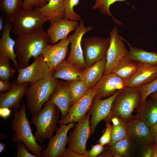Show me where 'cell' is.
<instances>
[{"label": "cell", "mask_w": 157, "mask_h": 157, "mask_svg": "<svg viewBox=\"0 0 157 157\" xmlns=\"http://www.w3.org/2000/svg\"><path fill=\"white\" fill-rule=\"evenodd\" d=\"M15 40L17 60L20 68H22L28 65L31 58L36 59L41 55L44 48L50 43L47 32L43 29L17 36Z\"/></svg>", "instance_id": "6da1fadb"}, {"label": "cell", "mask_w": 157, "mask_h": 157, "mask_svg": "<svg viewBox=\"0 0 157 157\" xmlns=\"http://www.w3.org/2000/svg\"><path fill=\"white\" fill-rule=\"evenodd\" d=\"M141 96L138 87L125 88L121 90L113 101L110 111L103 120L106 123L110 122L113 117H118L125 122L135 118L133 113L139 109Z\"/></svg>", "instance_id": "7a4b0ae2"}, {"label": "cell", "mask_w": 157, "mask_h": 157, "mask_svg": "<svg viewBox=\"0 0 157 157\" xmlns=\"http://www.w3.org/2000/svg\"><path fill=\"white\" fill-rule=\"evenodd\" d=\"M60 80L47 75L40 80L28 85L25 96L28 110L33 116L39 112L50 97Z\"/></svg>", "instance_id": "3957f363"}, {"label": "cell", "mask_w": 157, "mask_h": 157, "mask_svg": "<svg viewBox=\"0 0 157 157\" xmlns=\"http://www.w3.org/2000/svg\"><path fill=\"white\" fill-rule=\"evenodd\" d=\"M43 106L29 121L30 124L35 126L36 130L34 135L36 140L41 144L51 138L56 132L60 112L57 106L52 103H45Z\"/></svg>", "instance_id": "277c9868"}, {"label": "cell", "mask_w": 157, "mask_h": 157, "mask_svg": "<svg viewBox=\"0 0 157 157\" xmlns=\"http://www.w3.org/2000/svg\"><path fill=\"white\" fill-rule=\"evenodd\" d=\"M25 104H23L20 110L15 112L12 121V128L14 133L12 141L23 142L28 150L31 151L36 157L41 156L42 151L45 146H41L37 143L33 134L26 112Z\"/></svg>", "instance_id": "5b68a950"}, {"label": "cell", "mask_w": 157, "mask_h": 157, "mask_svg": "<svg viewBox=\"0 0 157 157\" xmlns=\"http://www.w3.org/2000/svg\"><path fill=\"white\" fill-rule=\"evenodd\" d=\"M47 19L36 8L25 10L22 8L15 16L12 22V33L22 36L43 29Z\"/></svg>", "instance_id": "8992f818"}, {"label": "cell", "mask_w": 157, "mask_h": 157, "mask_svg": "<svg viewBox=\"0 0 157 157\" xmlns=\"http://www.w3.org/2000/svg\"><path fill=\"white\" fill-rule=\"evenodd\" d=\"M110 39V35L107 38L95 36L85 38L82 40V46L86 68L106 55Z\"/></svg>", "instance_id": "52a82bcc"}, {"label": "cell", "mask_w": 157, "mask_h": 157, "mask_svg": "<svg viewBox=\"0 0 157 157\" xmlns=\"http://www.w3.org/2000/svg\"><path fill=\"white\" fill-rule=\"evenodd\" d=\"M91 115L88 112L85 115L75 124L68 137L67 145L72 150L82 154H85L86 144L90 136Z\"/></svg>", "instance_id": "ba28073f"}, {"label": "cell", "mask_w": 157, "mask_h": 157, "mask_svg": "<svg viewBox=\"0 0 157 157\" xmlns=\"http://www.w3.org/2000/svg\"><path fill=\"white\" fill-rule=\"evenodd\" d=\"M109 46L106 55V64L104 75L111 73L113 68L122 59L128 57V51L123 38L119 35L117 27L114 26L110 33Z\"/></svg>", "instance_id": "9c48e42d"}, {"label": "cell", "mask_w": 157, "mask_h": 157, "mask_svg": "<svg viewBox=\"0 0 157 157\" xmlns=\"http://www.w3.org/2000/svg\"><path fill=\"white\" fill-rule=\"evenodd\" d=\"M52 71L41 55L35 59L30 65L18 69L19 73L15 82L17 84L28 83L30 85L43 78L47 75H51Z\"/></svg>", "instance_id": "30bf717a"}, {"label": "cell", "mask_w": 157, "mask_h": 157, "mask_svg": "<svg viewBox=\"0 0 157 157\" xmlns=\"http://www.w3.org/2000/svg\"><path fill=\"white\" fill-rule=\"evenodd\" d=\"M92 28L90 26L85 27L83 21L81 19L79 25L74 33L69 37L71 49L66 60L71 62L76 67L83 71L86 69V66L82 46V39L84 35L91 31Z\"/></svg>", "instance_id": "8fae6325"}, {"label": "cell", "mask_w": 157, "mask_h": 157, "mask_svg": "<svg viewBox=\"0 0 157 157\" xmlns=\"http://www.w3.org/2000/svg\"><path fill=\"white\" fill-rule=\"evenodd\" d=\"M75 124L72 122L67 124L60 125L57 128L55 135L49 138L47 148L42 150L41 157H62L66 149L68 132L74 128Z\"/></svg>", "instance_id": "7c38bea8"}, {"label": "cell", "mask_w": 157, "mask_h": 157, "mask_svg": "<svg viewBox=\"0 0 157 157\" xmlns=\"http://www.w3.org/2000/svg\"><path fill=\"white\" fill-rule=\"evenodd\" d=\"M96 94L95 89L93 87L86 94L72 104L69 109L67 116L59 120L58 123L60 125L67 124L80 120L90 110Z\"/></svg>", "instance_id": "4fadbf2b"}, {"label": "cell", "mask_w": 157, "mask_h": 157, "mask_svg": "<svg viewBox=\"0 0 157 157\" xmlns=\"http://www.w3.org/2000/svg\"><path fill=\"white\" fill-rule=\"evenodd\" d=\"M70 43L69 38L67 36L57 44H49L44 49L42 55L51 69L66 60L69 54Z\"/></svg>", "instance_id": "5bb4252c"}, {"label": "cell", "mask_w": 157, "mask_h": 157, "mask_svg": "<svg viewBox=\"0 0 157 157\" xmlns=\"http://www.w3.org/2000/svg\"><path fill=\"white\" fill-rule=\"evenodd\" d=\"M122 89L117 91L113 94L105 99L94 98L91 107L88 111L91 117L90 120L91 131L90 136L93 134L99 123L109 115L115 98Z\"/></svg>", "instance_id": "9a60e30c"}, {"label": "cell", "mask_w": 157, "mask_h": 157, "mask_svg": "<svg viewBox=\"0 0 157 157\" xmlns=\"http://www.w3.org/2000/svg\"><path fill=\"white\" fill-rule=\"evenodd\" d=\"M125 124L133 142L141 147L154 143L155 137L151 134L150 127L139 118L125 122Z\"/></svg>", "instance_id": "2e32d148"}, {"label": "cell", "mask_w": 157, "mask_h": 157, "mask_svg": "<svg viewBox=\"0 0 157 157\" xmlns=\"http://www.w3.org/2000/svg\"><path fill=\"white\" fill-rule=\"evenodd\" d=\"M125 81L113 73L103 75L93 86L96 91L94 97L101 99L110 97L117 91L125 88Z\"/></svg>", "instance_id": "e0dca14e"}, {"label": "cell", "mask_w": 157, "mask_h": 157, "mask_svg": "<svg viewBox=\"0 0 157 157\" xmlns=\"http://www.w3.org/2000/svg\"><path fill=\"white\" fill-rule=\"evenodd\" d=\"M53 103L58 108L61 113L60 119L67 116L69 109L72 105L68 81H60L51 94L49 101L46 103Z\"/></svg>", "instance_id": "ac0fdd59"}, {"label": "cell", "mask_w": 157, "mask_h": 157, "mask_svg": "<svg viewBox=\"0 0 157 157\" xmlns=\"http://www.w3.org/2000/svg\"><path fill=\"white\" fill-rule=\"evenodd\" d=\"M12 88L6 92H0V108H12L15 112L20 110L22 105L20 101L25 94L26 88L30 85L28 83L17 84L12 81Z\"/></svg>", "instance_id": "d6986e66"}, {"label": "cell", "mask_w": 157, "mask_h": 157, "mask_svg": "<svg viewBox=\"0 0 157 157\" xmlns=\"http://www.w3.org/2000/svg\"><path fill=\"white\" fill-rule=\"evenodd\" d=\"M79 24L78 21L65 19L51 23L46 31L50 43L52 44H56L67 37L70 32L74 31Z\"/></svg>", "instance_id": "ffe728a7"}, {"label": "cell", "mask_w": 157, "mask_h": 157, "mask_svg": "<svg viewBox=\"0 0 157 157\" xmlns=\"http://www.w3.org/2000/svg\"><path fill=\"white\" fill-rule=\"evenodd\" d=\"M139 63L135 74L126 81L125 88L138 87L147 84L157 78V65H152Z\"/></svg>", "instance_id": "44dd1931"}, {"label": "cell", "mask_w": 157, "mask_h": 157, "mask_svg": "<svg viewBox=\"0 0 157 157\" xmlns=\"http://www.w3.org/2000/svg\"><path fill=\"white\" fill-rule=\"evenodd\" d=\"M12 28V24L10 22H7L4 24L0 39V57H4L10 60L15 68L18 69L20 67L14 51L15 41L10 36Z\"/></svg>", "instance_id": "7402d4cb"}, {"label": "cell", "mask_w": 157, "mask_h": 157, "mask_svg": "<svg viewBox=\"0 0 157 157\" xmlns=\"http://www.w3.org/2000/svg\"><path fill=\"white\" fill-rule=\"evenodd\" d=\"M83 72L72 63L65 60L52 70L51 75L57 79L69 81L81 80Z\"/></svg>", "instance_id": "603a6c76"}, {"label": "cell", "mask_w": 157, "mask_h": 157, "mask_svg": "<svg viewBox=\"0 0 157 157\" xmlns=\"http://www.w3.org/2000/svg\"><path fill=\"white\" fill-rule=\"evenodd\" d=\"M133 141L128 133L124 138L112 146H108L99 157H126L131 154Z\"/></svg>", "instance_id": "cb8c5ba5"}, {"label": "cell", "mask_w": 157, "mask_h": 157, "mask_svg": "<svg viewBox=\"0 0 157 157\" xmlns=\"http://www.w3.org/2000/svg\"><path fill=\"white\" fill-rule=\"evenodd\" d=\"M106 55L102 59L83 71L81 80L89 88L93 87L102 77L106 68Z\"/></svg>", "instance_id": "d4e9b609"}, {"label": "cell", "mask_w": 157, "mask_h": 157, "mask_svg": "<svg viewBox=\"0 0 157 157\" xmlns=\"http://www.w3.org/2000/svg\"><path fill=\"white\" fill-rule=\"evenodd\" d=\"M36 9L50 23L65 19L64 0H49L43 7Z\"/></svg>", "instance_id": "484cf974"}, {"label": "cell", "mask_w": 157, "mask_h": 157, "mask_svg": "<svg viewBox=\"0 0 157 157\" xmlns=\"http://www.w3.org/2000/svg\"><path fill=\"white\" fill-rule=\"evenodd\" d=\"M135 117L151 126L157 121V100L151 97L147 99L136 112Z\"/></svg>", "instance_id": "4316f807"}, {"label": "cell", "mask_w": 157, "mask_h": 157, "mask_svg": "<svg viewBox=\"0 0 157 157\" xmlns=\"http://www.w3.org/2000/svg\"><path fill=\"white\" fill-rule=\"evenodd\" d=\"M139 63L128 57L120 60L113 68L111 73L126 81L135 74L138 69Z\"/></svg>", "instance_id": "83f0119b"}, {"label": "cell", "mask_w": 157, "mask_h": 157, "mask_svg": "<svg viewBox=\"0 0 157 157\" xmlns=\"http://www.w3.org/2000/svg\"><path fill=\"white\" fill-rule=\"evenodd\" d=\"M123 39L129 47L128 56L129 58L148 65H157V52L149 51L139 48L132 46L124 38Z\"/></svg>", "instance_id": "f1b7e54d"}, {"label": "cell", "mask_w": 157, "mask_h": 157, "mask_svg": "<svg viewBox=\"0 0 157 157\" xmlns=\"http://www.w3.org/2000/svg\"><path fill=\"white\" fill-rule=\"evenodd\" d=\"M22 5L23 0H0V10L7 22L11 23Z\"/></svg>", "instance_id": "f546056e"}, {"label": "cell", "mask_w": 157, "mask_h": 157, "mask_svg": "<svg viewBox=\"0 0 157 157\" xmlns=\"http://www.w3.org/2000/svg\"><path fill=\"white\" fill-rule=\"evenodd\" d=\"M68 81L72 105L76 101L86 94L90 89L82 80Z\"/></svg>", "instance_id": "4dcf8cb0"}, {"label": "cell", "mask_w": 157, "mask_h": 157, "mask_svg": "<svg viewBox=\"0 0 157 157\" xmlns=\"http://www.w3.org/2000/svg\"><path fill=\"white\" fill-rule=\"evenodd\" d=\"M118 1H124L128 4L131 5L126 0H95V4L92 7V9H99L102 14L111 16L114 22L119 25H122L123 24L115 18L110 11V6L115 3Z\"/></svg>", "instance_id": "1f68e13d"}, {"label": "cell", "mask_w": 157, "mask_h": 157, "mask_svg": "<svg viewBox=\"0 0 157 157\" xmlns=\"http://www.w3.org/2000/svg\"><path fill=\"white\" fill-rule=\"evenodd\" d=\"M128 134L125 122L122 121L117 126H112L111 139L110 142L107 144L108 146H112L116 142L122 139Z\"/></svg>", "instance_id": "d6a6232c"}, {"label": "cell", "mask_w": 157, "mask_h": 157, "mask_svg": "<svg viewBox=\"0 0 157 157\" xmlns=\"http://www.w3.org/2000/svg\"><path fill=\"white\" fill-rule=\"evenodd\" d=\"M15 72L10 64L9 59L5 57H0V80H9L14 76Z\"/></svg>", "instance_id": "836d02e7"}, {"label": "cell", "mask_w": 157, "mask_h": 157, "mask_svg": "<svg viewBox=\"0 0 157 157\" xmlns=\"http://www.w3.org/2000/svg\"><path fill=\"white\" fill-rule=\"evenodd\" d=\"M80 0H64L65 19L78 21L80 20L79 15L76 13L74 7L79 4Z\"/></svg>", "instance_id": "e575fe53"}, {"label": "cell", "mask_w": 157, "mask_h": 157, "mask_svg": "<svg viewBox=\"0 0 157 157\" xmlns=\"http://www.w3.org/2000/svg\"><path fill=\"white\" fill-rule=\"evenodd\" d=\"M138 88L141 96L140 107L143 104L149 95L157 91V78L151 82Z\"/></svg>", "instance_id": "d590c367"}, {"label": "cell", "mask_w": 157, "mask_h": 157, "mask_svg": "<svg viewBox=\"0 0 157 157\" xmlns=\"http://www.w3.org/2000/svg\"><path fill=\"white\" fill-rule=\"evenodd\" d=\"M49 0H23L22 8L25 10L41 8L46 5Z\"/></svg>", "instance_id": "8d00e7d4"}, {"label": "cell", "mask_w": 157, "mask_h": 157, "mask_svg": "<svg viewBox=\"0 0 157 157\" xmlns=\"http://www.w3.org/2000/svg\"><path fill=\"white\" fill-rule=\"evenodd\" d=\"M106 126L104 133L98 140V142L103 146L109 143L111 139L112 126L108 122L106 123Z\"/></svg>", "instance_id": "74e56055"}, {"label": "cell", "mask_w": 157, "mask_h": 157, "mask_svg": "<svg viewBox=\"0 0 157 157\" xmlns=\"http://www.w3.org/2000/svg\"><path fill=\"white\" fill-rule=\"evenodd\" d=\"M24 144L22 142H17L16 149L17 151L16 157H36L30 153L27 150Z\"/></svg>", "instance_id": "f35d334b"}, {"label": "cell", "mask_w": 157, "mask_h": 157, "mask_svg": "<svg viewBox=\"0 0 157 157\" xmlns=\"http://www.w3.org/2000/svg\"><path fill=\"white\" fill-rule=\"evenodd\" d=\"M91 148L88 151H86V154L88 157H96L98 156L104 150V146L99 143L91 146Z\"/></svg>", "instance_id": "ab89813d"}, {"label": "cell", "mask_w": 157, "mask_h": 157, "mask_svg": "<svg viewBox=\"0 0 157 157\" xmlns=\"http://www.w3.org/2000/svg\"><path fill=\"white\" fill-rule=\"evenodd\" d=\"M154 143L142 147V157H153Z\"/></svg>", "instance_id": "60d3db41"}, {"label": "cell", "mask_w": 157, "mask_h": 157, "mask_svg": "<svg viewBox=\"0 0 157 157\" xmlns=\"http://www.w3.org/2000/svg\"><path fill=\"white\" fill-rule=\"evenodd\" d=\"M62 157H88L86 154H82L72 150L69 147L66 148Z\"/></svg>", "instance_id": "b9f144b4"}, {"label": "cell", "mask_w": 157, "mask_h": 157, "mask_svg": "<svg viewBox=\"0 0 157 157\" xmlns=\"http://www.w3.org/2000/svg\"><path fill=\"white\" fill-rule=\"evenodd\" d=\"M13 86L12 83L9 80L2 81L0 80V91L6 92L9 91Z\"/></svg>", "instance_id": "7bdbcfd3"}, {"label": "cell", "mask_w": 157, "mask_h": 157, "mask_svg": "<svg viewBox=\"0 0 157 157\" xmlns=\"http://www.w3.org/2000/svg\"><path fill=\"white\" fill-rule=\"evenodd\" d=\"M12 110L7 107L0 108V117L4 119L8 118L10 115Z\"/></svg>", "instance_id": "ee69618b"}, {"label": "cell", "mask_w": 157, "mask_h": 157, "mask_svg": "<svg viewBox=\"0 0 157 157\" xmlns=\"http://www.w3.org/2000/svg\"><path fill=\"white\" fill-rule=\"evenodd\" d=\"M122 121L124 120L121 118L115 116L111 118L110 122H111L112 123L113 126H117L120 124Z\"/></svg>", "instance_id": "f6af8a7d"}, {"label": "cell", "mask_w": 157, "mask_h": 157, "mask_svg": "<svg viewBox=\"0 0 157 157\" xmlns=\"http://www.w3.org/2000/svg\"><path fill=\"white\" fill-rule=\"evenodd\" d=\"M151 134L153 136H157V121L150 127Z\"/></svg>", "instance_id": "bcb514c9"}, {"label": "cell", "mask_w": 157, "mask_h": 157, "mask_svg": "<svg viewBox=\"0 0 157 157\" xmlns=\"http://www.w3.org/2000/svg\"><path fill=\"white\" fill-rule=\"evenodd\" d=\"M4 20L3 17L0 16V31H1L2 30H3V27L4 25Z\"/></svg>", "instance_id": "7dc6e473"}, {"label": "cell", "mask_w": 157, "mask_h": 157, "mask_svg": "<svg viewBox=\"0 0 157 157\" xmlns=\"http://www.w3.org/2000/svg\"><path fill=\"white\" fill-rule=\"evenodd\" d=\"M153 157H157V144L154 142Z\"/></svg>", "instance_id": "c3c4849f"}, {"label": "cell", "mask_w": 157, "mask_h": 157, "mask_svg": "<svg viewBox=\"0 0 157 157\" xmlns=\"http://www.w3.org/2000/svg\"><path fill=\"white\" fill-rule=\"evenodd\" d=\"M6 147V145L5 143L0 142V153L2 152L5 149Z\"/></svg>", "instance_id": "681fc988"}, {"label": "cell", "mask_w": 157, "mask_h": 157, "mask_svg": "<svg viewBox=\"0 0 157 157\" xmlns=\"http://www.w3.org/2000/svg\"><path fill=\"white\" fill-rule=\"evenodd\" d=\"M149 96L157 100V91L150 94Z\"/></svg>", "instance_id": "f907efd6"}, {"label": "cell", "mask_w": 157, "mask_h": 157, "mask_svg": "<svg viewBox=\"0 0 157 157\" xmlns=\"http://www.w3.org/2000/svg\"><path fill=\"white\" fill-rule=\"evenodd\" d=\"M155 142L157 144V136L155 137Z\"/></svg>", "instance_id": "816d5d0a"}]
</instances>
